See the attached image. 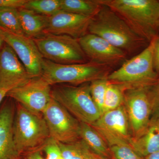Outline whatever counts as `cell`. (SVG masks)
I'll return each instance as SVG.
<instances>
[{"mask_svg":"<svg viewBox=\"0 0 159 159\" xmlns=\"http://www.w3.org/2000/svg\"><path fill=\"white\" fill-rule=\"evenodd\" d=\"M60 159H62L61 158H61H60Z\"/></svg>","mask_w":159,"mask_h":159,"instance_id":"obj_35","label":"cell"},{"mask_svg":"<svg viewBox=\"0 0 159 159\" xmlns=\"http://www.w3.org/2000/svg\"><path fill=\"white\" fill-rule=\"evenodd\" d=\"M101 4L100 10L91 20L89 33L102 38L128 56L136 55L149 45L150 43L135 33L119 15Z\"/></svg>","mask_w":159,"mask_h":159,"instance_id":"obj_1","label":"cell"},{"mask_svg":"<svg viewBox=\"0 0 159 159\" xmlns=\"http://www.w3.org/2000/svg\"><path fill=\"white\" fill-rule=\"evenodd\" d=\"M144 159H159V151L148 155L144 157Z\"/></svg>","mask_w":159,"mask_h":159,"instance_id":"obj_32","label":"cell"},{"mask_svg":"<svg viewBox=\"0 0 159 159\" xmlns=\"http://www.w3.org/2000/svg\"><path fill=\"white\" fill-rule=\"evenodd\" d=\"M51 85L41 77H35L21 86L12 89L7 97L16 100L29 111L43 112L51 99Z\"/></svg>","mask_w":159,"mask_h":159,"instance_id":"obj_11","label":"cell"},{"mask_svg":"<svg viewBox=\"0 0 159 159\" xmlns=\"http://www.w3.org/2000/svg\"><path fill=\"white\" fill-rule=\"evenodd\" d=\"M156 39V38H155ZM154 39L145 49L127 59L107 77L109 82L125 89L150 86L157 80L159 74L154 64Z\"/></svg>","mask_w":159,"mask_h":159,"instance_id":"obj_3","label":"cell"},{"mask_svg":"<svg viewBox=\"0 0 159 159\" xmlns=\"http://www.w3.org/2000/svg\"><path fill=\"white\" fill-rule=\"evenodd\" d=\"M153 60L155 68L159 74V35L155 39Z\"/></svg>","mask_w":159,"mask_h":159,"instance_id":"obj_30","label":"cell"},{"mask_svg":"<svg viewBox=\"0 0 159 159\" xmlns=\"http://www.w3.org/2000/svg\"><path fill=\"white\" fill-rule=\"evenodd\" d=\"M0 27L12 34L25 35L18 9L0 8Z\"/></svg>","mask_w":159,"mask_h":159,"instance_id":"obj_22","label":"cell"},{"mask_svg":"<svg viewBox=\"0 0 159 159\" xmlns=\"http://www.w3.org/2000/svg\"><path fill=\"white\" fill-rule=\"evenodd\" d=\"M101 6L100 0H61V10L92 18Z\"/></svg>","mask_w":159,"mask_h":159,"instance_id":"obj_20","label":"cell"},{"mask_svg":"<svg viewBox=\"0 0 159 159\" xmlns=\"http://www.w3.org/2000/svg\"><path fill=\"white\" fill-rule=\"evenodd\" d=\"M119 15L140 37L150 43L159 35V1L100 0Z\"/></svg>","mask_w":159,"mask_h":159,"instance_id":"obj_2","label":"cell"},{"mask_svg":"<svg viewBox=\"0 0 159 159\" xmlns=\"http://www.w3.org/2000/svg\"><path fill=\"white\" fill-rule=\"evenodd\" d=\"M4 43H5V42H4V40H3L2 35H1V34H0V49L2 47Z\"/></svg>","mask_w":159,"mask_h":159,"instance_id":"obj_33","label":"cell"},{"mask_svg":"<svg viewBox=\"0 0 159 159\" xmlns=\"http://www.w3.org/2000/svg\"><path fill=\"white\" fill-rule=\"evenodd\" d=\"M80 137L93 152L105 159H114L108 145L95 128L80 122Z\"/></svg>","mask_w":159,"mask_h":159,"instance_id":"obj_19","label":"cell"},{"mask_svg":"<svg viewBox=\"0 0 159 159\" xmlns=\"http://www.w3.org/2000/svg\"><path fill=\"white\" fill-rule=\"evenodd\" d=\"M114 70L108 66L92 61L63 65L44 58L41 77L50 85L62 83L79 84L107 78Z\"/></svg>","mask_w":159,"mask_h":159,"instance_id":"obj_4","label":"cell"},{"mask_svg":"<svg viewBox=\"0 0 159 159\" xmlns=\"http://www.w3.org/2000/svg\"><path fill=\"white\" fill-rule=\"evenodd\" d=\"M114 159H144L128 143H121L109 147Z\"/></svg>","mask_w":159,"mask_h":159,"instance_id":"obj_27","label":"cell"},{"mask_svg":"<svg viewBox=\"0 0 159 159\" xmlns=\"http://www.w3.org/2000/svg\"><path fill=\"white\" fill-rule=\"evenodd\" d=\"M24 8L49 17L61 10V0H28Z\"/></svg>","mask_w":159,"mask_h":159,"instance_id":"obj_25","label":"cell"},{"mask_svg":"<svg viewBox=\"0 0 159 159\" xmlns=\"http://www.w3.org/2000/svg\"><path fill=\"white\" fill-rule=\"evenodd\" d=\"M33 40L43 58L55 63L74 64L89 61L78 39L69 35L47 33Z\"/></svg>","mask_w":159,"mask_h":159,"instance_id":"obj_7","label":"cell"},{"mask_svg":"<svg viewBox=\"0 0 159 159\" xmlns=\"http://www.w3.org/2000/svg\"><path fill=\"white\" fill-rule=\"evenodd\" d=\"M28 0H0V8H24Z\"/></svg>","mask_w":159,"mask_h":159,"instance_id":"obj_29","label":"cell"},{"mask_svg":"<svg viewBox=\"0 0 159 159\" xmlns=\"http://www.w3.org/2000/svg\"><path fill=\"white\" fill-rule=\"evenodd\" d=\"M130 145L139 156L144 158L159 151V119L151 118L144 132L132 139Z\"/></svg>","mask_w":159,"mask_h":159,"instance_id":"obj_17","label":"cell"},{"mask_svg":"<svg viewBox=\"0 0 159 159\" xmlns=\"http://www.w3.org/2000/svg\"><path fill=\"white\" fill-rule=\"evenodd\" d=\"M13 138L18 151L33 150L50 138L43 117L19 104L13 124Z\"/></svg>","mask_w":159,"mask_h":159,"instance_id":"obj_6","label":"cell"},{"mask_svg":"<svg viewBox=\"0 0 159 159\" xmlns=\"http://www.w3.org/2000/svg\"><path fill=\"white\" fill-rule=\"evenodd\" d=\"M32 78L15 52L4 43L0 49V88L10 91Z\"/></svg>","mask_w":159,"mask_h":159,"instance_id":"obj_14","label":"cell"},{"mask_svg":"<svg viewBox=\"0 0 159 159\" xmlns=\"http://www.w3.org/2000/svg\"><path fill=\"white\" fill-rule=\"evenodd\" d=\"M42 114L51 139L62 144L79 140L80 122L52 97Z\"/></svg>","mask_w":159,"mask_h":159,"instance_id":"obj_8","label":"cell"},{"mask_svg":"<svg viewBox=\"0 0 159 159\" xmlns=\"http://www.w3.org/2000/svg\"><path fill=\"white\" fill-rule=\"evenodd\" d=\"M124 87L109 82L106 91L102 112L112 110L124 104Z\"/></svg>","mask_w":159,"mask_h":159,"instance_id":"obj_23","label":"cell"},{"mask_svg":"<svg viewBox=\"0 0 159 159\" xmlns=\"http://www.w3.org/2000/svg\"><path fill=\"white\" fill-rule=\"evenodd\" d=\"M148 95L151 104V118L159 119V77L148 87Z\"/></svg>","mask_w":159,"mask_h":159,"instance_id":"obj_28","label":"cell"},{"mask_svg":"<svg viewBox=\"0 0 159 159\" xmlns=\"http://www.w3.org/2000/svg\"><path fill=\"white\" fill-rule=\"evenodd\" d=\"M58 144L62 159H105L93 152L81 139L68 144Z\"/></svg>","mask_w":159,"mask_h":159,"instance_id":"obj_21","label":"cell"},{"mask_svg":"<svg viewBox=\"0 0 159 159\" xmlns=\"http://www.w3.org/2000/svg\"><path fill=\"white\" fill-rule=\"evenodd\" d=\"M51 96L80 122L91 125L102 115L91 96L90 84L58 86L51 90Z\"/></svg>","mask_w":159,"mask_h":159,"instance_id":"obj_5","label":"cell"},{"mask_svg":"<svg viewBox=\"0 0 159 159\" xmlns=\"http://www.w3.org/2000/svg\"><path fill=\"white\" fill-rule=\"evenodd\" d=\"M108 84L107 78H105L94 80L90 84L91 96L102 114L106 91Z\"/></svg>","mask_w":159,"mask_h":159,"instance_id":"obj_26","label":"cell"},{"mask_svg":"<svg viewBox=\"0 0 159 159\" xmlns=\"http://www.w3.org/2000/svg\"><path fill=\"white\" fill-rule=\"evenodd\" d=\"M148 87L125 89L124 105L130 124L132 139L144 132L152 117V107Z\"/></svg>","mask_w":159,"mask_h":159,"instance_id":"obj_9","label":"cell"},{"mask_svg":"<svg viewBox=\"0 0 159 159\" xmlns=\"http://www.w3.org/2000/svg\"><path fill=\"white\" fill-rule=\"evenodd\" d=\"M4 42L15 52L32 78L41 76L44 58L34 40L25 35L12 34L0 27Z\"/></svg>","mask_w":159,"mask_h":159,"instance_id":"obj_13","label":"cell"},{"mask_svg":"<svg viewBox=\"0 0 159 159\" xmlns=\"http://www.w3.org/2000/svg\"><path fill=\"white\" fill-rule=\"evenodd\" d=\"M90 61L111 67L122 65L128 55L98 35L87 33L78 39Z\"/></svg>","mask_w":159,"mask_h":159,"instance_id":"obj_12","label":"cell"},{"mask_svg":"<svg viewBox=\"0 0 159 159\" xmlns=\"http://www.w3.org/2000/svg\"><path fill=\"white\" fill-rule=\"evenodd\" d=\"M61 157L58 142L50 138L42 145L30 152L28 159H59Z\"/></svg>","mask_w":159,"mask_h":159,"instance_id":"obj_24","label":"cell"},{"mask_svg":"<svg viewBox=\"0 0 159 159\" xmlns=\"http://www.w3.org/2000/svg\"><path fill=\"white\" fill-rule=\"evenodd\" d=\"M18 10L22 27L26 36L34 39L46 34L48 16L25 8Z\"/></svg>","mask_w":159,"mask_h":159,"instance_id":"obj_18","label":"cell"},{"mask_svg":"<svg viewBox=\"0 0 159 159\" xmlns=\"http://www.w3.org/2000/svg\"><path fill=\"white\" fill-rule=\"evenodd\" d=\"M92 19L60 10L49 16L46 34H64L78 39L88 33Z\"/></svg>","mask_w":159,"mask_h":159,"instance_id":"obj_15","label":"cell"},{"mask_svg":"<svg viewBox=\"0 0 159 159\" xmlns=\"http://www.w3.org/2000/svg\"><path fill=\"white\" fill-rule=\"evenodd\" d=\"M157 27H158V30L159 33V20H158V22Z\"/></svg>","mask_w":159,"mask_h":159,"instance_id":"obj_34","label":"cell"},{"mask_svg":"<svg viewBox=\"0 0 159 159\" xmlns=\"http://www.w3.org/2000/svg\"><path fill=\"white\" fill-rule=\"evenodd\" d=\"M91 125L101 135L108 147L121 143L130 145L132 136L124 105L103 113L100 118Z\"/></svg>","mask_w":159,"mask_h":159,"instance_id":"obj_10","label":"cell"},{"mask_svg":"<svg viewBox=\"0 0 159 159\" xmlns=\"http://www.w3.org/2000/svg\"><path fill=\"white\" fill-rule=\"evenodd\" d=\"M9 91V90L6 89L0 88V104L4 98L7 97V94Z\"/></svg>","mask_w":159,"mask_h":159,"instance_id":"obj_31","label":"cell"},{"mask_svg":"<svg viewBox=\"0 0 159 159\" xmlns=\"http://www.w3.org/2000/svg\"><path fill=\"white\" fill-rule=\"evenodd\" d=\"M6 104L0 110V159H19L20 154L13 138L14 109Z\"/></svg>","mask_w":159,"mask_h":159,"instance_id":"obj_16","label":"cell"}]
</instances>
